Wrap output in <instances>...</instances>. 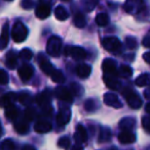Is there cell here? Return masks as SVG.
I'll return each instance as SVG.
<instances>
[{"instance_id": "cell-1", "label": "cell", "mask_w": 150, "mask_h": 150, "mask_svg": "<svg viewBox=\"0 0 150 150\" xmlns=\"http://www.w3.org/2000/svg\"><path fill=\"white\" fill-rule=\"evenodd\" d=\"M122 94H123V97L126 98V102L131 108L139 109L142 106V99L136 91L130 89V88H124V90L122 91Z\"/></svg>"}, {"instance_id": "cell-2", "label": "cell", "mask_w": 150, "mask_h": 150, "mask_svg": "<svg viewBox=\"0 0 150 150\" xmlns=\"http://www.w3.org/2000/svg\"><path fill=\"white\" fill-rule=\"evenodd\" d=\"M28 36V29L23 23L17 22L11 29V38L16 43H22Z\"/></svg>"}, {"instance_id": "cell-3", "label": "cell", "mask_w": 150, "mask_h": 150, "mask_svg": "<svg viewBox=\"0 0 150 150\" xmlns=\"http://www.w3.org/2000/svg\"><path fill=\"white\" fill-rule=\"evenodd\" d=\"M62 51V40L57 36H52L46 44V52L52 57H58Z\"/></svg>"}, {"instance_id": "cell-4", "label": "cell", "mask_w": 150, "mask_h": 150, "mask_svg": "<svg viewBox=\"0 0 150 150\" xmlns=\"http://www.w3.org/2000/svg\"><path fill=\"white\" fill-rule=\"evenodd\" d=\"M102 46L113 54H119L121 51V43L116 37H106L102 40Z\"/></svg>"}, {"instance_id": "cell-5", "label": "cell", "mask_w": 150, "mask_h": 150, "mask_svg": "<svg viewBox=\"0 0 150 150\" xmlns=\"http://www.w3.org/2000/svg\"><path fill=\"white\" fill-rule=\"evenodd\" d=\"M145 8L144 0H126L123 9L130 14H137Z\"/></svg>"}, {"instance_id": "cell-6", "label": "cell", "mask_w": 150, "mask_h": 150, "mask_svg": "<svg viewBox=\"0 0 150 150\" xmlns=\"http://www.w3.org/2000/svg\"><path fill=\"white\" fill-rule=\"evenodd\" d=\"M64 54L67 56H71L75 60H83L86 58V51L79 46H67L64 50Z\"/></svg>"}, {"instance_id": "cell-7", "label": "cell", "mask_w": 150, "mask_h": 150, "mask_svg": "<svg viewBox=\"0 0 150 150\" xmlns=\"http://www.w3.org/2000/svg\"><path fill=\"white\" fill-rule=\"evenodd\" d=\"M102 69L105 75L114 76V77L119 76L118 75V69H117V67H116V62L113 59H110V58H107V59H105L103 61Z\"/></svg>"}, {"instance_id": "cell-8", "label": "cell", "mask_w": 150, "mask_h": 150, "mask_svg": "<svg viewBox=\"0 0 150 150\" xmlns=\"http://www.w3.org/2000/svg\"><path fill=\"white\" fill-rule=\"evenodd\" d=\"M55 95L58 99L64 102L71 103L73 101V95L70 90H68L65 87H57L55 89Z\"/></svg>"}, {"instance_id": "cell-9", "label": "cell", "mask_w": 150, "mask_h": 150, "mask_svg": "<svg viewBox=\"0 0 150 150\" xmlns=\"http://www.w3.org/2000/svg\"><path fill=\"white\" fill-rule=\"evenodd\" d=\"M103 100H104L105 104L108 105V106H110V107H113V108L118 109V108H121L122 107L121 101L119 100L117 95L114 94V93H106V94L104 95Z\"/></svg>"}, {"instance_id": "cell-10", "label": "cell", "mask_w": 150, "mask_h": 150, "mask_svg": "<svg viewBox=\"0 0 150 150\" xmlns=\"http://www.w3.org/2000/svg\"><path fill=\"white\" fill-rule=\"evenodd\" d=\"M71 119V110L68 107H64L61 108L59 111L58 115H57V122L60 126H65L70 122Z\"/></svg>"}, {"instance_id": "cell-11", "label": "cell", "mask_w": 150, "mask_h": 150, "mask_svg": "<svg viewBox=\"0 0 150 150\" xmlns=\"http://www.w3.org/2000/svg\"><path fill=\"white\" fill-rule=\"evenodd\" d=\"M33 74H34V69L32 65L30 64H23L22 67L19 69V76H20L21 80L23 82H27L32 78Z\"/></svg>"}, {"instance_id": "cell-12", "label": "cell", "mask_w": 150, "mask_h": 150, "mask_svg": "<svg viewBox=\"0 0 150 150\" xmlns=\"http://www.w3.org/2000/svg\"><path fill=\"white\" fill-rule=\"evenodd\" d=\"M35 101L39 106H41L42 108L43 107H46L50 105V102L52 101V93L48 90L43 91L42 93H40L39 95H37L36 98H35Z\"/></svg>"}, {"instance_id": "cell-13", "label": "cell", "mask_w": 150, "mask_h": 150, "mask_svg": "<svg viewBox=\"0 0 150 150\" xmlns=\"http://www.w3.org/2000/svg\"><path fill=\"white\" fill-rule=\"evenodd\" d=\"M16 100H18V94H16L14 92L6 93L3 96L0 97V107L6 108V107L14 104V102Z\"/></svg>"}, {"instance_id": "cell-14", "label": "cell", "mask_w": 150, "mask_h": 150, "mask_svg": "<svg viewBox=\"0 0 150 150\" xmlns=\"http://www.w3.org/2000/svg\"><path fill=\"white\" fill-rule=\"evenodd\" d=\"M34 130L39 134H45L52 131V124L46 120H39L35 122Z\"/></svg>"}, {"instance_id": "cell-15", "label": "cell", "mask_w": 150, "mask_h": 150, "mask_svg": "<svg viewBox=\"0 0 150 150\" xmlns=\"http://www.w3.org/2000/svg\"><path fill=\"white\" fill-rule=\"evenodd\" d=\"M118 141L121 144H132L136 141V135L131 131H122L118 135Z\"/></svg>"}, {"instance_id": "cell-16", "label": "cell", "mask_w": 150, "mask_h": 150, "mask_svg": "<svg viewBox=\"0 0 150 150\" xmlns=\"http://www.w3.org/2000/svg\"><path fill=\"white\" fill-rule=\"evenodd\" d=\"M38 62H39V67L41 69V71H43L45 75L50 76L52 73L55 71V67L52 63L50 62L43 55H39V59H38Z\"/></svg>"}, {"instance_id": "cell-17", "label": "cell", "mask_w": 150, "mask_h": 150, "mask_svg": "<svg viewBox=\"0 0 150 150\" xmlns=\"http://www.w3.org/2000/svg\"><path fill=\"white\" fill-rule=\"evenodd\" d=\"M35 14H36V16L38 18H40V20H45L50 14V6L45 3H40L36 7Z\"/></svg>"}, {"instance_id": "cell-18", "label": "cell", "mask_w": 150, "mask_h": 150, "mask_svg": "<svg viewBox=\"0 0 150 150\" xmlns=\"http://www.w3.org/2000/svg\"><path fill=\"white\" fill-rule=\"evenodd\" d=\"M103 81L106 84V86L111 90H118L121 87L120 82L116 79V77L114 76H109V75H104L103 77Z\"/></svg>"}, {"instance_id": "cell-19", "label": "cell", "mask_w": 150, "mask_h": 150, "mask_svg": "<svg viewBox=\"0 0 150 150\" xmlns=\"http://www.w3.org/2000/svg\"><path fill=\"white\" fill-rule=\"evenodd\" d=\"M74 138L78 143H84L88 141V132L82 125H77Z\"/></svg>"}, {"instance_id": "cell-20", "label": "cell", "mask_w": 150, "mask_h": 150, "mask_svg": "<svg viewBox=\"0 0 150 150\" xmlns=\"http://www.w3.org/2000/svg\"><path fill=\"white\" fill-rule=\"evenodd\" d=\"M8 40H9V29H8V25L5 24L0 35V50H3L7 47Z\"/></svg>"}, {"instance_id": "cell-21", "label": "cell", "mask_w": 150, "mask_h": 150, "mask_svg": "<svg viewBox=\"0 0 150 150\" xmlns=\"http://www.w3.org/2000/svg\"><path fill=\"white\" fill-rule=\"evenodd\" d=\"M90 73H92V67L85 63H81L76 67V74L81 79H85V78L90 77Z\"/></svg>"}, {"instance_id": "cell-22", "label": "cell", "mask_w": 150, "mask_h": 150, "mask_svg": "<svg viewBox=\"0 0 150 150\" xmlns=\"http://www.w3.org/2000/svg\"><path fill=\"white\" fill-rule=\"evenodd\" d=\"M4 115H5V117L7 120H14L19 117V115H20V110H19L18 107H16L14 104H12V105H10V106L6 107Z\"/></svg>"}, {"instance_id": "cell-23", "label": "cell", "mask_w": 150, "mask_h": 150, "mask_svg": "<svg viewBox=\"0 0 150 150\" xmlns=\"http://www.w3.org/2000/svg\"><path fill=\"white\" fill-rule=\"evenodd\" d=\"M55 16H56L57 20L59 21H66L67 18H69V12L67 11V9L64 7V6L62 5H59L56 7V9H55Z\"/></svg>"}, {"instance_id": "cell-24", "label": "cell", "mask_w": 150, "mask_h": 150, "mask_svg": "<svg viewBox=\"0 0 150 150\" xmlns=\"http://www.w3.org/2000/svg\"><path fill=\"white\" fill-rule=\"evenodd\" d=\"M136 125V120L132 117H126L119 122V127L122 131H131Z\"/></svg>"}, {"instance_id": "cell-25", "label": "cell", "mask_w": 150, "mask_h": 150, "mask_svg": "<svg viewBox=\"0 0 150 150\" xmlns=\"http://www.w3.org/2000/svg\"><path fill=\"white\" fill-rule=\"evenodd\" d=\"M17 58H18V55L16 54V52L14 51L8 52L7 55H6V60H5L6 67L10 69H14L17 67V62H18Z\"/></svg>"}, {"instance_id": "cell-26", "label": "cell", "mask_w": 150, "mask_h": 150, "mask_svg": "<svg viewBox=\"0 0 150 150\" xmlns=\"http://www.w3.org/2000/svg\"><path fill=\"white\" fill-rule=\"evenodd\" d=\"M135 84L139 87H146L150 86V74H142L140 75L136 80H135Z\"/></svg>"}, {"instance_id": "cell-27", "label": "cell", "mask_w": 150, "mask_h": 150, "mask_svg": "<svg viewBox=\"0 0 150 150\" xmlns=\"http://www.w3.org/2000/svg\"><path fill=\"white\" fill-rule=\"evenodd\" d=\"M18 100L20 101V103H22L23 105H29L32 102V97H31L30 93L28 92H20L18 94Z\"/></svg>"}, {"instance_id": "cell-28", "label": "cell", "mask_w": 150, "mask_h": 150, "mask_svg": "<svg viewBox=\"0 0 150 150\" xmlns=\"http://www.w3.org/2000/svg\"><path fill=\"white\" fill-rule=\"evenodd\" d=\"M111 139V131L108 128H103L100 131V134H99V139L98 141L100 143L107 142Z\"/></svg>"}, {"instance_id": "cell-29", "label": "cell", "mask_w": 150, "mask_h": 150, "mask_svg": "<svg viewBox=\"0 0 150 150\" xmlns=\"http://www.w3.org/2000/svg\"><path fill=\"white\" fill-rule=\"evenodd\" d=\"M96 24L99 27H105L109 24V16L107 13L102 12V13H99L96 16Z\"/></svg>"}, {"instance_id": "cell-30", "label": "cell", "mask_w": 150, "mask_h": 150, "mask_svg": "<svg viewBox=\"0 0 150 150\" xmlns=\"http://www.w3.org/2000/svg\"><path fill=\"white\" fill-rule=\"evenodd\" d=\"M50 78H52V80L55 82V83L62 84V83H64V82H65L64 74H63L61 71H59V69H55V71L52 73V75H50Z\"/></svg>"}, {"instance_id": "cell-31", "label": "cell", "mask_w": 150, "mask_h": 150, "mask_svg": "<svg viewBox=\"0 0 150 150\" xmlns=\"http://www.w3.org/2000/svg\"><path fill=\"white\" fill-rule=\"evenodd\" d=\"M14 130L21 135H24L29 132V126L25 122H18L14 124Z\"/></svg>"}, {"instance_id": "cell-32", "label": "cell", "mask_w": 150, "mask_h": 150, "mask_svg": "<svg viewBox=\"0 0 150 150\" xmlns=\"http://www.w3.org/2000/svg\"><path fill=\"white\" fill-rule=\"evenodd\" d=\"M74 24L77 28L81 29V28H84L86 25V20H85V16H83L82 13L78 12V13L75 14L74 16Z\"/></svg>"}, {"instance_id": "cell-33", "label": "cell", "mask_w": 150, "mask_h": 150, "mask_svg": "<svg viewBox=\"0 0 150 150\" xmlns=\"http://www.w3.org/2000/svg\"><path fill=\"white\" fill-rule=\"evenodd\" d=\"M118 75L122 78H130L133 75V69L128 65H121L118 69Z\"/></svg>"}, {"instance_id": "cell-34", "label": "cell", "mask_w": 150, "mask_h": 150, "mask_svg": "<svg viewBox=\"0 0 150 150\" xmlns=\"http://www.w3.org/2000/svg\"><path fill=\"white\" fill-rule=\"evenodd\" d=\"M36 117H37V111H36V109H34L33 107H28V108L25 110V117H26V120H29V122L36 119Z\"/></svg>"}, {"instance_id": "cell-35", "label": "cell", "mask_w": 150, "mask_h": 150, "mask_svg": "<svg viewBox=\"0 0 150 150\" xmlns=\"http://www.w3.org/2000/svg\"><path fill=\"white\" fill-rule=\"evenodd\" d=\"M19 56H20L21 59L29 61L31 58L33 57V53H32V51H31L30 49H28V48H25V49H23L22 51L19 53Z\"/></svg>"}, {"instance_id": "cell-36", "label": "cell", "mask_w": 150, "mask_h": 150, "mask_svg": "<svg viewBox=\"0 0 150 150\" xmlns=\"http://www.w3.org/2000/svg\"><path fill=\"white\" fill-rule=\"evenodd\" d=\"M1 149L2 150H16V145H14L12 140H10V139H5V140L1 143Z\"/></svg>"}, {"instance_id": "cell-37", "label": "cell", "mask_w": 150, "mask_h": 150, "mask_svg": "<svg viewBox=\"0 0 150 150\" xmlns=\"http://www.w3.org/2000/svg\"><path fill=\"white\" fill-rule=\"evenodd\" d=\"M58 146L62 149L67 150L69 148V146H70V139L66 136L60 138V140H59V142H58Z\"/></svg>"}, {"instance_id": "cell-38", "label": "cell", "mask_w": 150, "mask_h": 150, "mask_svg": "<svg viewBox=\"0 0 150 150\" xmlns=\"http://www.w3.org/2000/svg\"><path fill=\"white\" fill-rule=\"evenodd\" d=\"M126 45L128 49H135V48H137L138 44H137V40L135 39V38L128 37V38H126Z\"/></svg>"}, {"instance_id": "cell-39", "label": "cell", "mask_w": 150, "mask_h": 150, "mask_svg": "<svg viewBox=\"0 0 150 150\" xmlns=\"http://www.w3.org/2000/svg\"><path fill=\"white\" fill-rule=\"evenodd\" d=\"M98 1L99 0H86L85 4H84V7H85V9L88 11H92L96 7L97 4H98Z\"/></svg>"}, {"instance_id": "cell-40", "label": "cell", "mask_w": 150, "mask_h": 150, "mask_svg": "<svg viewBox=\"0 0 150 150\" xmlns=\"http://www.w3.org/2000/svg\"><path fill=\"white\" fill-rule=\"evenodd\" d=\"M84 108L88 111H93L96 109V101L93 100V99H88L85 101V104H84Z\"/></svg>"}, {"instance_id": "cell-41", "label": "cell", "mask_w": 150, "mask_h": 150, "mask_svg": "<svg viewBox=\"0 0 150 150\" xmlns=\"http://www.w3.org/2000/svg\"><path fill=\"white\" fill-rule=\"evenodd\" d=\"M8 81H9V79H8L7 73L3 69H0V85H6Z\"/></svg>"}, {"instance_id": "cell-42", "label": "cell", "mask_w": 150, "mask_h": 150, "mask_svg": "<svg viewBox=\"0 0 150 150\" xmlns=\"http://www.w3.org/2000/svg\"><path fill=\"white\" fill-rule=\"evenodd\" d=\"M21 6L24 9H32L34 7V1L33 0H22Z\"/></svg>"}, {"instance_id": "cell-43", "label": "cell", "mask_w": 150, "mask_h": 150, "mask_svg": "<svg viewBox=\"0 0 150 150\" xmlns=\"http://www.w3.org/2000/svg\"><path fill=\"white\" fill-rule=\"evenodd\" d=\"M142 125H143V128L145 129V131L150 133V117H143Z\"/></svg>"}, {"instance_id": "cell-44", "label": "cell", "mask_w": 150, "mask_h": 150, "mask_svg": "<svg viewBox=\"0 0 150 150\" xmlns=\"http://www.w3.org/2000/svg\"><path fill=\"white\" fill-rule=\"evenodd\" d=\"M142 44H143V46H145L146 48H150V35L146 36V37L143 39Z\"/></svg>"}, {"instance_id": "cell-45", "label": "cell", "mask_w": 150, "mask_h": 150, "mask_svg": "<svg viewBox=\"0 0 150 150\" xmlns=\"http://www.w3.org/2000/svg\"><path fill=\"white\" fill-rule=\"evenodd\" d=\"M143 59L146 61L147 63H149V64H150V51L145 52V53L143 54Z\"/></svg>"}, {"instance_id": "cell-46", "label": "cell", "mask_w": 150, "mask_h": 150, "mask_svg": "<svg viewBox=\"0 0 150 150\" xmlns=\"http://www.w3.org/2000/svg\"><path fill=\"white\" fill-rule=\"evenodd\" d=\"M143 94H144V97L146 99H150V86L144 91V93H143Z\"/></svg>"}, {"instance_id": "cell-47", "label": "cell", "mask_w": 150, "mask_h": 150, "mask_svg": "<svg viewBox=\"0 0 150 150\" xmlns=\"http://www.w3.org/2000/svg\"><path fill=\"white\" fill-rule=\"evenodd\" d=\"M22 150H36L33 146H31V145H25L24 147L22 148Z\"/></svg>"}, {"instance_id": "cell-48", "label": "cell", "mask_w": 150, "mask_h": 150, "mask_svg": "<svg viewBox=\"0 0 150 150\" xmlns=\"http://www.w3.org/2000/svg\"><path fill=\"white\" fill-rule=\"evenodd\" d=\"M71 150H83V149H82V147L80 146L79 144H77V145H74Z\"/></svg>"}, {"instance_id": "cell-49", "label": "cell", "mask_w": 150, "mask_h": 150, "mask_svg": "<svg viewBox=\"0 0 150 150\" xmlns=\"http://www.w3.org/2000/svg\"><path fill=\"white\" fill-rule=\"evenodd\" d=\"M145 111H146L147 113H149V115H150V102L147 103L146 106H145Z\"/></svg>"}, {"instance_id": "cell-50", "label": "cell", "mask_w": 150, "mask_h": 150, "mask_svg": "<svg viewBox=\"0 0 150 150\" xmlns=\"http://www.w3.org/2000/svg\"><path fill=\"white\" fill-rule=\"evenodd\" d=\"M1 131H2V129H1V125H0V133H1Z\"/></svg>"}, {"instance_id": "cell-51", "label": "cell", "mask_w": 150, "mask_h": 150, "mask_svg": "<svg viewBox=\"0 0 150 150\" xmlns=\"http://www.w3.org/2000/svg\"><path fill=\"white\" fill-rule=\"evenodd\" d=\"M6 1H12V0H6Z\"/></svg>"}, {"instance_id": "cell-52", "label": "cell", "mask_w": 150, "mask_h": 150, "mask_svg": "<svg viewBox=\"0 0 150 150\" xmlns=\"http://www.w3.org/2000/svg\"><path fill=\"white\" fill-rule=\"evenodd\" d=\"M112 150H114V149H112Z\"/></svg>"}]
</instances>
